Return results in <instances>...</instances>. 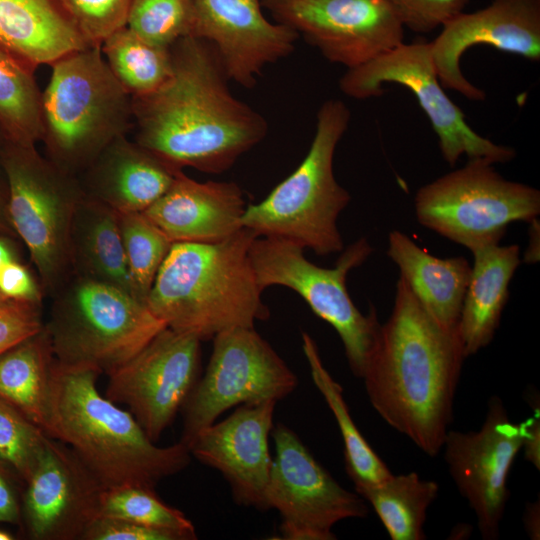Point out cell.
<instances>
[{"label":"cell","mask_w":540,"mask_h":540,"mask_svg":"<svg viewBox=\"0 0 540 540\" xmlns=\"http://www.w3.org/2000/svg\"><path fill=\"white\" fill-rule=\"evenodd\" d=\"M45 328L57 362L107 376L166 324L115 287L73 275L55 294Z\"/></svg>","instance_id":"7"},{"label":"cell","mask_w":540,"mask_h":540,"mask_svg":"<svg viewBox=\"0 0 540 540\" xmlns=\"http://www.w3.org/2000/svg\"><path fill=\"white\" fill-rule=\"evenodd\" d=\"M104 489L70 447L48 437L25 483L21 534L30 540H82L100 516Z\"/></svg>","instance_id":"17"},{"label":"cell","mask_w":540,"mask_h":540,"mask_svg":"<svg viewBox=\"0 0 540 540\" xmlns=\"http://www.w3.org/2000/svg\"><path fill=\"white\" fill-rule=\"evenodd\" d=\"M471 253L474 260L458 322L466 357L493 340L508 301L509 284L521 264L516 244H490Z\"/></svg>","instance_id":"23"},{"label":"cell","mask_w":540,"mask_h":540,"mask_svg":"<svg viewBox=\"0 0 540 540\" xmlns=\"http://www.w3.org/2000/svg\"><path fill=\"white\" fill-rule=\"evenodd\" d=\"M5 141H6L5 136H4L3 132H2V130L0 129V148L4 144Z\"/></svg>","instance_id":"49"},{"label":"cell","mask_w":540,"mask_h":540,"mask_svg":"<svg viewBox=\"0 0 540 540\" xmlns=\"http://www.w3.org/2000/svg\"><path fill=\"white\" fill-rule=\"evenodd\" d=\"M86 46L54 0H0V48L32 70Z\"/></svg>","instance_id":"25"},{"label":"cell","mask_w":540,"mask_h":540,"mask_svg":"<svg viewBox=\"0 0 540 540\" xmlns=\"http://www.w3.org/2000/svg\"><path fill=\"white\" fill-rule=\"evenodd\" d=\"M4 238L7 237L0 236V268L4 264L16 259L13 250Z\"/></svg>","instance_id":"47"},{"label":"cell","mask_w":540,"mask_h":540,"mask_svg":"<svg viewBox=\"0 0 540 540\" xmlns=\"http://www.w3.org/2000/svg\"><path fill=\"white\" fill-rule=\"evenodd\" d=\"M0 293L5 299L41 304L42 289L30 271L16 259L0 268Z\"/></svg>","instance_id":"40"},{"label":"cell","mask_w":540,"mask_h":540,"mask_svg":"<svg viewBox=\"0 0 540 540\" xmlns=\"http://www.w3.org/2000/svg\"><path fill=\"white\" fill-rule=\"evenodd\" d=\"M82 540H179L171 532L128 520L99 516L88 527Z\"/></svg>","instance_id":"39"},{"label":"cell","mask_w":540,"mask_h":540,"mask_svg":"<svg viewBox=\"0 0 540 540\" xmlns=\"http://www.w3.org/2000/svg\"><path fill=\"white\" fill-rule=\"evenodd\" d=\"M12 539H14L12 534H10L4 529H0V540H12Z\"/></svg>","instance_id":"48"},{"label":"cell","mask_w":540,"mask_h":540,"mask_svg":"<svg viewBox=\"0 0 540 540\" xmlns=\"http://www.w3.org/2000/svg\"><path fill=\"white\" fill-rule=\"evenodd\" d=\"M302 348L314 385L329 406L339 427L343 440L345 469L354 483L356 493L360 494L382 484L392 472L358 430L344 399L342 387L325 368L316 342L306 332L302 333Z\"/></svg>","instance_id":"28"},{"label":"cell","mask_w":540,"mask_h":540,"mask_svg":"<svg viewBox=\"0 0 540 540\" xmlns=\"http://www.w3.org/2000/svg\"><path fill=\"white\" fill-rule=\"evenodd\" d=\"M0 164L13 229L29 251L42 288L55 294L73 276L70 232L85 194L81 183L40 154L36 145L5 141Z\"/></svg>","instance_id":"8"},{"label":"cell","mask_w":540,"mask_h":540,"mask_svg":"<svg viewBox=\"0 0 540 540\" xmlns=\"http://www.w3.org/2000/svg\"><path fill=\"white\" fill-rule=\"evenodd\" d=\"M524 422L513 423L498 396L488 400L477 431L448 430L442 449L449 473L477 518L484 540H496L509 497L507 479L524 440Z\"/></svg>","instance_id":"16"},{"label":"cell","mask_w":540,"mask_h":540,"mask_svg":"<svg viewBox=\"0 0 540 540\" xmlns=\"http://www.w3.org/2000/svg\"><path fill=\"white\" fill-rule=\"evenodd\" d=\"M34 72L0 48V129L6 141L26 146L41 141L42 92Z\"/></svg>","instance_id":"31"},{"label":"cell","mask_w":540,"mask_h":540,"mask_svg":"<svg viewBox=\"0 0 540 540\" xmlns=\"http://www.w3.org/2000/svg\"><path fill=\"white\" fill-rule=\"evenodd\" d=\"M24 488L23 478L0 456V523L20 526Z\"/></svg>","instance_id":"41"},{"label":"cell","mask_w":540,"mask_h":540,"mask_svg":"<svg viewBox=\"0 0 540 540\" xmlns=\"http://www.w3.org/2000/svg\"><path fill=\"white\" fill-rule=\"evenodd\" d=\"M534 416L525 419L524 440L522 449L524 458L537 470H540V412L539 406L534 408Z\"/></svg>","instance_id":"42"},{"label":"cell","mask_w":540,"mask_h":540,"mask_svg":"<svg viewBox=\"0 0 540 540\" xmlns=\"http://www.w3.org/2000/svg\"><path fill=\"white\" fill-rule=\"evenodd\" d=\"M41 304L0 301V355L44 327Z\"/></svg>","instance_id":"38"},{"label":"cell","mask_w":540,"mask_h":540,"mask_svg":"<svg viewBox=\"0 0 540 540\" xmlns=\"http://www.w3.org/2000/svg\"><path fill=\"white\" fill-rule=\"evenodd\" d=\"M530 238L527 250L524 253V260L526 263H532L539 260V251L536 250V243H539V221L535 219L530 222Z\"/></svg>","instance_id":"45"},{"label":"cell","mask_w":540,"mask_h":540,"mask_svg":"<svg viewBox=\"0 0 540 540\" xmlns=\"http://www.w3.org/2000/svg\"><path fill=\"white\" fill-rule=\"evenodd\" d=\"M2 300H5V298L2 296V294L0 293V301Z\"/></svg>","instance_id":"50"},{"label":"cell","mask_w":540,"mask_h":540,"mask_svg":"<svg viewBox=\"0 0 540 540\" xmlns=\"http://www.w3.org/2000/svg\"><path fill=\"white\" fill-rule=\"evenodd\" d=\"M49 436L20 410L0 396V456L26 481Z\"/></svg>","instance_id":"35"},{"label":"cell","mask_w":540,"mask_h":540,"mask_svg":"<svg viewBox=\"0 0 540 540\" xmlns=\"http://www.w3.org/2000/svg\"><path fill=\"white\" fill-rule=\"evenodd\" d=\"M100 516L120 518L173 533L179 540H195L197 534L184 513L163 502L156 489L139 485L105 488Z\"/></svg>","instance_id":"32"},{"label":"cell","mask_w":540,"mask_h":540,"mask_svg":"<svg viewBox=\"0 0 540 540\" xmlns=\"http://www.w3.org/2000/svg\"><path fill=\"white\" fill-rule=\"evenodd\" d=\"M56 358L44 327L0 355V396L43 429Z\"/></svg>","instance_id":"27"},{"label":"cell","mask_w":540,"mask_h":540,"mask_svg":"<svg viewBox=\"0 0 540 540\" xmlns=\"http://www.w3.org/2000/svg\"><path fill=\"white\" fill-rule=\"evenodd\" d=\"M372 250L368 240L360 238L341 251L334 267L323 268L305 257L303 247L287 239L258 236L249 249L261 291L278 285L299 294L319 318L336 330L349 367L358 378H362L381 324L374 307L364 315L355 306L346 288V278L350 270L366 261Z\"/></svg>","instance_id":"9"},{"label":"cell","mask_w":540,"mask_h":540,"mask_svg":"<svg viewBox=\"0 0 540 540\" xmlns=\"http://www.w3.org/2000/svg\"><path fill=\"white\" fill-rule=\"evenodd\" d=\"M490 45L533 62L540 60V0H492L474 12H461L441 26L430 42L432 61L443 88L469 100L482 101L485 92L464 76L460 60L476 45Z\"/></svg>","instance_id":"18"},{"label":"cell","mask_w":540,"mask_h":540,"mask_svg":"<svg viewBox=\"0 0 540 540\" xmlns=\"http://www.w3.org/2000/svg\"><path fill=\"white\" fill-rule=\"evenodd\" d=\"M473 531V528L465 523L457 524L453 529L451 530V533L449 534V539L454 540H464L468 539Z\"/></svg>","instance_id":"46"},{"label":"cell","mask_w":540,"mask_h":540,"mask_svg":"<svg viewBox=\"0 0 540 540\" xmlns=\"http://www.w3.org/2000/svg\"><path fill=\"white\" fill-rule=\"evenodd\" d=\"M205 373L182 407L179 441L188 448L195 436L228 409L282 400L298 384L295 373L254 328L218 333Z\"/></svg>","instance_id":"12"},{"label":"cell","mask_w":540,"mask_h":540,"mask_svg":"<svg viewBox=\"0 0 540 540\" xmlns=\"http://www.w3.org/2000/svg\"><path fill=\"white\" fill-rule=\"evenodd\" d=\"M385 83L399 84L415 95L437 135L441 155L450 166L462 155L492 164L515 158L513 148L496 144L473 130L463 111L444 92L432 61L430 42H403L347 69L339 80V88L348 97L363 100L382 95Z\"/></svg>","instance_id":"11"},{"label":"cell","mask_w":540,"mask_h":540,"mask_svg":"<svg viewBox=\"0 0 540 540\" xmlns=\"http://www.w3.org/2000/svg\"><path fill=\"white\" fill-rule=\"evenodd\" d=\"M350 119L343 101L326 100L318 109L305 158L265 199L246 207L242 226L258 236L290 240L319 256L340 253L344 245L337 220L351 196L337 182L333 160Z\"/></svg>","instance_id":"6"},{"label":"cell","mask_w":540,"mask_h":540,"mask_svg":"<svg viewBox=\"0 0 540 540\" xmlns=\"http://www.w3.org/2000/svg\"><path fill=\"white\" fill-rule=\"evenodd\" d=\"M439 486L416 472L391 475L385 482L359 495L374 509L392 540H424L427 509Z\"/></svg>","instance_id":"29"},{"label":"cell","mask_w":540,"mask_h":540,"mask_svg":"<svg viewBox=\"0 0 540 540\" xmlns=\"http://www.w3.org/2000/svg\"><path fill=\"white\" fill-rule=\"evenodd\" d=\"M276 403L239 405L221 422L202 429L189 445L191 456L222 474L237 505L268 510V439Z\"/></svg>","instance_id":"20"},{"label":"cell","mask_w":540,"mask_h":540,"mask_svg":"<svg viewBox=\"0 0 540 540\" xmlns=\"http://www.w3.org/2000/svg\"><path fill=\"white\" fill-rule=\"evenodd\" d=\"M271 435L275 455L266 501L281 516L277 539L334 540L335 524L367 516L365 500L343 488L292 429L279 423Z\"/></svg>","instance_id":"13"},{"label":"cell","mask_w":540,"mask_h":540,"mask_svg":"<svg viewBox=\"0 0 540 540\" xmlns=\"http://www.w3.org/2000/svg\"><path fill=\"white\" fill-rule=\"evenodd\" d=\"M191 36L216 50L229 80L242 87L256 85L263 69L290 55L299 35L270 21L260 0H190Z\"/></svg>","instance_id":"19"},{"label":"cell","mask_w":540,"mask_h":540,"mask_svg":"<svg viewBox=\"0 0 540 540\" xmlns=\"http://www.w3.org/2000/svg\"><path fill=\"white\" fill-rule=\"evenodd\" d=\"M70 259L73 275L110 285L137 298L127 266L119 214L86 194L72 221Z\"/></svg>","instance_id":"26"},{"label":"cell","mask_w":540,"mask_h":540,"mask_svg":"<svg viewBox=\"0 0 540 540\" xmlns=\"http://www.w3.org/2000/svg\"><path fill=\"white\" fill-rule=\"evenodd\" d=\"M190 0H133L126 27L145 41L170 48L192 33Z\"/></svg>","instance_id":"34"},{"label":"cell","mask_w":540,"mask_h":540,"mask_svg":"<svg viewBox=\"0 0 540 540\" xmlns=\"http://www.w3.org/2000/svg\"><path fill=\"white\" fill-rule=\"evenodd\" d=\"M0 236H16L8 212V186L0 164Z\"/></svg>","instance_id":"43"},{"label":"cell","mask_w":540,"mask_h":540,"mask_svg":"<svg viewBox=\"0 0 540 540\" xmlns=\"http://www.w3.org/2000/svg\"><path fill=\"white\" fill-rule=\"evenodd\" d=\"M246 207L238 184L199 182L182 171L171 187L142 213L173 243H215L243 227Z\"/></svg>","instance_id":"21"},{"label":"cell","mask_w":540,"mask_h":540,"mask_svg":"<svg viewBox=\"0 0 540 540\" xmlns=\"http://www.w3.org/2000/svg\"><path fill=\"white\" fill-rule=\"evenodd\" d=\"M133 0H54L60 11L89 46H101L126 25Z\"/></svg>","instance_id":"36"},{"label":"cell","mask_w":540,"mask_h":540,"mask_svg":"<svg viewBox=\"0 0 540 540\" xmlns=\"http://www.w3.org/2000/svg\"><path fill=\"white\" fill-rule=\"evenodd\" d=\"M418 222L470 251L500 243L507 226L540 214V191L504 178L493 164L465 166L425 184L414 198Z\"/></svg>","instance_id":"10"},{"label":"cell","mask_w":540,"mask_h":540,"mask_svg":"<svg viewBox=\"0 0 540 540\" xmlns=\"http://www.w3.org/2000/svg\"><path fill=\"white\" fill-rule=\"evenodd\" d=\"M387 255L432 317L445 327H458L471 274L469 261L462 256L435 257L398 230L388 235Z\"/></svg>","instance_id":"24"},{"label":"cell","mask_w":540,"mask_h":540,"mask_svg":"<svg viewBox=\"0 0 540 540\" xmlns=\"http://www.w3.org/2000/svg\"><path fill=\"white\" fill-rule=\"evenodd\" d=\"M182 171L124 135L108 144L78 179L88 197L116 212H144Z\"/></svg>","instance_id":"22"},{"label":"cell","mask_w":540,"mask_h":540,"mask_svg":"<svg viewBox=\"0 0 540 540\" xmlns=\"http://www.w3.org/2000/svg\"><path fill=\"white\" fill-rule=\"evenodd\" d=\"M465 358L458 327L433 318L399 276L391 314L361 379L379 416L435 457L453 418Z\"/></svg>","instance_id":"2"},{"label":"cell","mask_w":540,"mask_h":540,"mask_svg":"<svg viewBox=\"0 0 540 540\" xmlns=\"http://www.w3.org/2000/svg\"><path fill=\"white\" fill-rule=\"evenodd\" d=\"M524 529L532 540L540 539V501L528 502L523 513Z\"/></svg>","instance_id":"44"},{"label":"cell","mask_w":540,"mask_h":540,"mask_svg":"<svg viewBox=\"0 0 540 540\" xmlns=\"http://www.w3.org/2000/svg\"><path fill=\"white\" fill-rule=\"evenodd\" d=\"M99 374L56 360L44 432L70 447L105 488L157 484L190 463L189 448L178 441L156 446L128 411L97 389Z\"/></svg>","instance_id":"3"},{"label":"cell","mask_w":540,"mask_h":540,"mask_svg":"<svg viewBox=\"0 0 540 540\" xmlns=\"http://www.w3.org/2000/svg\"><path fill=\"white\" fill-rule=\"evenodd\" d=\"M256 237L242 227L215 243L174 242L154 279L147 307L168 328L201 342L267 320L270 311L249 257Z\"/></svg>","instance_id":"4"},{"label":"cell","mask_w":540,"mask_h":540,"mask_svg":"<svg viewBox=\"0 0 540 540\" xmlns=\"http://www.w3.org/2000/svg\"><path fill=\"white\" fill-rule=\"evenodd\" d=\"M120 231L137 299H146L173 242L142 212L118 213Z\"/></svg>","instance_id":"33"},{"label":"cell","mask_w":540,"mask_h":540,"mask_svg":"<svg viewBox=\"0 0 540 540\" xmlns=\"http://www.w3.org/2000/svg\"><path fill=\"white\" fill-rule=\"evenodd\" d=\"M201 376V341L168 327L108 375L105 397L123 404L151 441L172 424Z\"/></svg>","instance_id":"14"},{"label":"cell","mask_w":540,"mask_h":540,"mask_svg":"<svg viewBox=\"0 0 540 540\" xmlns=\"http://www.w3.org/2000/svg\"><path fill=\"white\" fill-rule=\"evenodd\" d=\"M50 66L41 94V141L49 160L78 177L108 144L132 130V97L100 46L73 51Z\"/></svg>","instance_id":"5"},{"label":"cell","mask_w":540,"mask_h":540,"mask_svg":"<svg viewBox=\"0 0 540 540\" xmlns=\"http://www.w3.org/2000/svg\"><path fill=\"white\" fill-rule=\"evenodd\" d=\"M170 52L169 78L132 98L134 140L181 169L222 173L265 138L268 123L231 93L209 42L183 37Z\"/></svg>","instance_id":"1"},{"label":"cell","mask_w":540,"mask_h":540,"mask_svg":"<svg viewBox=\"0 0 540 540\" xmlns=\"http://www.w3.org/2000/svg\"><path fill=\"white\" fill-rule=\"evenodd\" d=\"M405 28L429 33L465 11L470 0H387Z\"/></svg>","instance_id":"37"},{"label":"cell","mask_w":540,"mask_h":540,"mask_svg":"<svg viewBox=\"0 0 540 540\" xmlns=\"http://www.w3.org/2000/svg\"><path fill=\"white\" fill-rule=\"evenodd\" d=\"M100 48L111 72L132 98L155 91L171 75L170 48L153 45L126 26L108 36Z\"/></svg>","instance_id":"30"},{"label":"cell","mask_w":540,"mask_h":540,"mask_svg":"<svg viewBox=\"0 0 540 540\" xmlns=\"http://www.w3.org/2000/svg\"><path fill=\"white\" fill-rule=\"evenodd\" d=\"M329 62L360 66L403 43L405 26L387 0H260Z\"/></svg>","instance_id":"15"}]
</instances>
